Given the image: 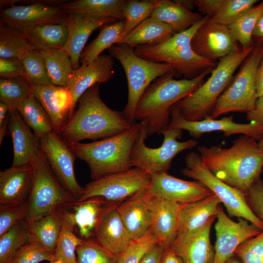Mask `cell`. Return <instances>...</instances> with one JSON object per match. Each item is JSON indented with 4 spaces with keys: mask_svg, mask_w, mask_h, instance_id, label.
<instances>
[{
    "mask_svg": "<svg viewBox=\"0 0 263 263\" xmlns=\"http://www.w3.org/2000/svg\"><path fill=\"white\" fill-rule=\"evenodd\" d=\"M198 150L204 165L216 177L244 193L260 178L263 151L249 136L240 135L229 148L200 146Z\"/></svg>",
    "mask_w": 263,
    "mask_h": 263,
    "instance_id": "cell-1",
    "label": "cell"
},
{
    "mask_svg": "<svg viewBox=\"0 0 263 263\" xmlns=\"http://www.w3.org/2000/svg\"><path fill=\"white\" fill-rule=\"evenodd\" d=\"M99 84L92 86L82 95L77 110L61 128L58 135L67 143L102 139L125 132L134 124L122 112L112 110L102 101Z\"/></svg>",
    "mask_w": 263,
    "mask_h": 263,
    "instance_id": "cell-2",
    "label": "cell"
},
{
    "mask_svg": "<svg viewBox=\"0 0 263 263\" xmlns=\"http://www.w3.org/2000/svg\"><path fill=\"white\" fill-rule=\"evenodd\" d=\"M213 69H208L191 79H174L175 71L157 78L138 102L135 121L145 125L148 135L162 134L170 122L172 107L200 87Z\"/></svg>",
    "mask_w": 263,
    "mask_h": 263,
    "instance_id": "cell-3",
    "label": "cell"
},
{
    "mask_svg": "<svg viewBox=\"0 0 263 263\" xmlns=\"http://www.w3.org/2000/svg\"><path fill=\"white\" fill-rule=\"evenodd\" d=\"M143 126L135 123L121 133L91 143H68L77 158L89 166L93 180L132 168L131 154Z\"/></svg>",
    "mask_w": 263,
    "mask_h": 263,
    "instance_id": "cell-4",
    "label": "cell"
},
{
    "mask_svg": "<svg viewBox=\"0 0 263 263\" xmlns=\"http://www.w3.org/2000/svg\"><path fill=\"white\" fill-rule=\"evenodd\" d=\"M210 18L204 16L188 30L175 34L158 45H141L134 48L135 53L149 61L171 65L176 75L191 79L209 69H214L217 61L205 59L197 55L191 47V40L197 30Z\"/></svg>",
    "mask_w": 263,
    "mask_h": 263,
    "instance_id": "cell-5",
    "label": "cell"
},
{
    "mask_svg": "<svg viewBox=\"0 0 263 263\" xmlns=\"http://www.w3.org/2000/svg\"><path fill=\"white\" fill-rule=\"evenodd\" d=\"M254 47H242L220 59L207 80L174 105L180 115L189 121H199L210 116L217 99L231 81L237 68Z\"/></svg>",
    "mask_w": 263,
    "mask_h": 263,
    "instance_id": "cell-6",
    "label": "cell"
},
{
    "mask_svg": "<svg viewBox=\"0 0 263 263\" xmlns=\"http://www.w3.org/2000/svg\"><path fill=\"white\" fill-rule=\"evenodd\" d=\"M30 164L33 176L25 218L29 225L57 207L76 201L57 179L39 146Z\"/></svg>",
    "mask_w": 263,
    "mask_h": 263,
    "instance_id": "cell-7",
    "label": "cell"
},
{
    "mask_svg": "<svg viewBox=\"0 0 263 263\" xmlns=\"http://www.w3.org/2000/svg\"><path fill=\"white\" fill-rule=\"evenodd\" d=\"M110 55L121 63L125 71L128 88V97L122 112L131 123H135L134 113L141 97L157 78L174 71L173 67L166 63L146 60L137 56L134 49L125 44H115L108 49Z\"/></svg>",
    "mask_w": 263,
    "mask_h": 263,
    "instance_id": "cell-8",
    "label": "cell"
},
{
    "mask_svg": "<svg viewBox=\"0 0 263 263\" xmlns=\"http://www.w3.org/2000/svg\"><path fill=\"white\" fill-rule=\"evenodd\" d=\"M262 57V47L256 45L233 80L216 100L210 117L213 119L231 112L247 113L257 99L256 75Z\"/></svg>",
    "mask_w": 263,
    "mask_h": 263,
    "instance_id": "cell-9",
    "label": "cell"
},
{
    "mask_svg": "<svg viewBox=\"0 0 263 263\" xmlns=\"http://www.w3.org/2000/svg\"><path fill=\"white\" fill-rule=\"evenodd\" d=\"M185 167L180 170L184 176L204 184L215 194L231 217L244 219L263 230V222L248 206L245 194L216 177L203 163L199 153L191 151L185 158Z\"/></svg>",
    "mask_w": 263,
    "mask_h": 263,
    "instance_id": "cell-10",
    "label": "cell"
},
{
    "mask_svg": "<svg viewBox=\"0 0 263 263\" xmlns=\"http://www.w3.org/2000/svg\"><path fill=\"white\" fill-rule=\"evenodd\" d=\"M178 128H167L162 133L164 135L162 145L151 148L146 145L145 140L148 136L145 125L135 143L131 154L132 167H137L150 175L165 172L170 169L172 160L179 152L191 149L197 145V141L190 139L179 142L183 134Z\"/></svg>",
    "mask_w": 263,
    "mask_h": 263,
    "instance_id": "cell-11",
    "label": "cell"
},
{
    "mask_svg": "<svg viewBox=\"0 0 263 263\" xmlns=\"http://www.w3.org/2000/svg\"><path fill=\"white\" fill-rule=\"evenodd\" d=\"M150 179V175L137 167L107 174L87 184L76 201L100 197L119 203L147 188Z\"/></svg>",
    "mask_w": 263,
    "mask_h": 263,
    "instance_id": "cell-12",
    "label": "cell"
},
{
    "mask_svg": "<svg viewBox=\"0 0 263 263\" xmlns=\"http://www.w3.org/2000/svg\"><path fill=\"white\" fill-rule=\"evenodd\" d=\"M39 146L54 173L64 188L76 200L84 187L78 183L74 165L77 158L68 143L52 132L38 139Z\"/></svg>",
    "mask_w": 263,
    "mask_h": 263,
    "instance_id": "cell-13",
    "label": "cell"
},
{
    "mask_svg": "<svg viewBox=\"0 0 263 263\" xmlns=\"http://www.w3.org/2000/svg\"><path fill=\"white\" fill-rule=\"evenodd\" d=\"M178 128L188 131L194 139H198L205 133L222 132L225 136L234 134L249 136L260 140L263 136V126L255 121L248 123H239L233 121L231 115L220 119H213L210 116L199 121H189L184 119L173 106L171 110L170 122L167 128Z\"/></svg>",
    "mask_w": 263,
    "mask_h": 263,
    "instance_id": "cell-14",
    "label": "cell"
},
{
    "mask_svg": "<svg viewBox=\"0 0 263 263\" xmlns=\"http://www.w3.org/2000/svg\"><path fill=\"white\" fill-rule=\"evenodd\" d=\"M62 1L44 0L27 5H14L0 9V22L19 31L44 23L65 24L68 14L60 7Z\"/></svg>",
    "mask_w": 263,
    "mask_h": 263,
    "instance_id": "cell-15",
    "label": "cell"
},
{
    "mask_svg": "<svg viewBox=\"0 0 263 263\" xmlns=\"http://www.w3.org/2000/svg\"><path fill=\"white\" fill-rule=\"evenodd\" d=\"M216 218L213 263H225L234 254L235 251L241 244L262 231L244 219L239 218L238 222L232 220L222 207Z\"/></svg>",
    "mask_w": 263,
    "mask_h": 263,
    "instance_id": "cell-16",
    "label": "cell"
},
{
    "mask_svg": "<svg viewBox=\"0 0 263 263\" xmlns=\"http://www.w3.org/2000/svg\"><path fill=\"white\" fill-rule=\"evenodd\" d=\"M237 42L228 26L208 20L197 30L191 44L200 56L217 61L239 50Z\"/></svg>",
    "mask_w": 263,
    "mask_h": 263,
    "instance_id": "cell-17",
    "label": "cell"
},
{
    "mask_svg": "<svg viewBox=\"0 0 263 263\" xmlns=\"http://www.w3.org/2000/svg\"><path fill=\"white\" fill-rule=\"evenodd\" d=\"M150 176L147 188L149 194L185 204L207 197L213 193L202 183L182 180L162 172Z\"/></svg>",
    "mask_w": 263,
    "mask_h": 263,
    "instance_id": "cell-18",
    "label": "cell"
},
{
    "mask_svg": "<svg viewBox=\"0 0 263 263\" xmlns=\"http://www.w3.org/2000/svg\"><path fill=\"white\" fill-rule=\"evenodd\" d=\"M114 64L113 58L110 55H104L99 56L90 64L81 65L75 70L67 87L71 97L68 119L73 114L80 97L89 88L97 83L106 82L113 78Z\"/></svg>",
    "mask_w": 263,
    "mask_h": 263,
    "instance_id": "cell-19",
    "label": "cell"
},
{
    "mask_svg": "<svg viewBox=\"0 0 263 263\" xmlns=\"http://www.w3.org/2000/svg\"><path fill=\"white\" fill-rule=\"evenodd\" d=\"M150 229L164 249L173 243L177 233L181 204L149 194Z\"/></svg>",
    "mask_w": 263,
    "mask_h": 263,
    "instance_id": "cell-20",
    "label": "cell"
},
{
    "mask_svg": "<svg viewBox=\"0 0 263 263\" xmlns=\"http://www.w3.org/2000/svg\"><path fill=\"white\" fill-rule=\"evenodd\" d=\"M119 21L113 18H95L78 14H68L65 25L68 31L67 42L62 48L70 56L74 69L80 66L84 46L92 33L104 25Z\"/></svg>",
    "mask_w": 263,
    "mask_h": 263,
    "instance_id": "cell-21",
    "label": "cell"
},
{
    "mask_svg": "<svg viewBox=\"0 0 263 263\" xmlns=\"http://www.w3.org/2000/svg\"><path fill=\"white\" fill-rule=\"evenodd\" d=\"M32 94L43 106L57 134L68 119L71 97L67 87L30 83Z\"/></svg>",
    "mask_w": 263,
    "mask_h": 263,
    "instance_id": "cell-22",
    "label": "cell"
},
{
    "mask_svg": "<svg viewBox=\"0 0 263 263\" xmlns=\"http://www.w3.org/2000/svg\"><path fill=\"white\" fill-rule=\"evenodd\" d=\"M213 218L198 231L176 237L169 247L185 263H213L214 249L210 239Z\"/></svg>",
    "mask_w": 263,
    "mask_h": 263,
    "instance_id": "cell-23",
    "label": "cell"
},
{
    "mask_svg": "<svg viewBox=\"0 0 263 263\" xmlns=\"http://www.w3.org/2000/svg\"><path fill=\"white\" fill-rule=\"evenodd\" d=\"M220 203V200L213 193L202 200L181 204L176 237L194 233L211 219L216 218L221 207Z\"/></svg>",
    "mask_w": 263,
    "mask_h": 263,
    "instance_id": "cell-24",
    "label": "cell"
},
{
    "mask_svg": "<svg viewBox=\"0 0 263 263\" xmlns=\"http://www.w3.org/2000/svg\"><path fill=\"white\" fill-rule=\"evenodd\" d=\"M118 205L106 212L94 234L97 243L108 252L117 257L125 251L133 240L117 211Z\"/></svg>",
    "mask_w": 263,
    "mask_h": 263,
    "instance_id": "cell-25",
    "label": "cell"
},
{
    "mask_svg": "<svg viewBox=\"0 0 263 263\" xmlns=\"http://www.w3.org/2000/svg\"><path fill=\"white\" fill-rule=\"evenodd\" d=\"M33 176L31 165L11 166L0 172V204H20L29 195Z\"/></svg>",
    "mask_w": 263,
    "mask_h": 263,
    "instance_id": "cell-26",
    "label": "cell"
},
{
    "mask_svg": "<svg viewBox=\"0 0 263 263\" xmlns=\"http://www.w3.org/2000/svg\"><path fill=\"white\" fill-rule=\"evenodd\" d=\"M147 188L121 202L116 207L132 240L140 238L150 229L149 193Z\"/></svg>",
    "mask_w": 263,
    "mask_h": 263,
    "instance_id": "cell-27",
    "label": "cell"
},
{
    "mask_svg": "<svg viewBox=\"0 0 263 263\" xmlns=\"http://www.w3.org/2000/svg\"><path fill=\"white\" fill-rule=\"evenodd\" d=\"M119 203L109 202L100 197H93L81 202L76 201L61 207L73 210L79 234L83 239H89L94 236L96 228L106 212Z\"/></svg>",
    "mask_w": 263,
    "mask_h": 263,
    "instance_id": "cell-28",
    "label": "cell"
},
{
    "mask_svg": "<svg viewBox=\"0 0 263 263\" xmlns=\"http://www.w3.org/2000/svg\"><path fill=\"white\" fill-rule=\"evenodd\" d=\"M8 135L13 144L12 166H20L29 164L39 147V140L18 111L10 113Z\"/></svg>",
    "mask_w": 263,
    "mask_h": 263,
    "instance_id": "cell-29",
    "label": "cell"
},
{
    "mask_svg": "<svg viewBox=\"0 0 263 263\" xmlns=\"http://www.w3.org/2000/svg\"><path fill=\"white\" fill-rule=\"evenodd\" d=\"M126 0H76L59 4L67 14H78L95 18L125 20L123 9Z\"/></svg>",
    "mask_w": 263,
    "mask_h": 263,
    "instance_id": "cell-30",
    "label": "cell"
},
{
    "mask_svg": "<svg viewBox=\"0 0 263 263\" xmlns=\"http://www.w3.org/2000/svg\"><path fill=\"white\" fill-rule=\"evenodd\" d=\"M38 51L62 49L66 44L68 31L63 24L44 23L20 31Z\"/></svg>",
    "mask_w": 263,
    "mask_h": 263,
    "instance_id": "cell-31",
    "label": "cell"
},
{
    "mask_svg": "<svg viewBox=\"0 0 263 263\" xmlns=\"http://www.w3.org/2000/svg\"><path fill=\"white\" fill-rule=\"evenodd\" d=\"M204 17L187 9L175 0H161L150 17L169 25L178 34L188 30Z\"/></svg>",
    "mask_w": 263,
    "mask_h": 263,
    "instance_id": "cell-32",
    "label": "cell"
},
{
    "mask_svg": "<svg viewBox=\"0 0 263 263\" xmlns=\"http://www.w3.org/2000/svg\"><path fill=\"white\" fill-rule=\"evenodd\" d=\"M175 34L169 25L149 17L132 30L120 44H125L133 49L141 45H158Z\"/></svg>",
    "mask_w": 263,
    "mask_h": 263,
    "instance_id": "cell-33",
    "label": "cell"
},
{
    "mask_svg": "<svg viewBox=\"0 0 263 263\" xmlns=\"http://www.w3.org/2000/svg\"><path fill=\"white\" fill-rule=\"evenodd\" d=\"M64 208L59 206L30 224L32 240L39 242L54 254L63 222Z\"/></svg>",
    "mask_w": 263,
    "mask_h": 263,
    "instance_id": "cell-34",
    "label": "cell"
},
{
    "mask_svg": "<svg viewBox=\"0 0 263 263\" xmlns=\"http://www.w3.org/2000/svg\"><path fill=\"white\" fill-rule=\"evenodd\" d=\"M75 227L73 212L64 208L61 229L54 252L56 260H61L64 263H77L76 248L84 239L76 235L74 232Z\"/></svg>",
    "mask_w": 263,
    "mask_h": 263,
    "instance_id": "cell-35",
    "label": "cell"
},
{
    "mask_svg": "<svg viewBox=\"0 0 263 263\" xmlns=\"http://www.w3.org/2000/svg\"><path fill=\"white\" fill-rule=\"evenodd\" d=\"M39 52L52 84L67 87L75 70L69 55L62 49Z\"/></svg>",
    "mask_w": 263,
    "mask_h": 263,
    "instance_id": "cell-36",
    "label": "cell"
},
{
    "mask_svg": "<svg viewBox=\"0 0 263 263\" xmlns=\"http://www.w3.org/2000/svg\"><path fill=\"white\" fill-rule=\"evenodd\" d=\"M125 25V21H117L102 27L97 37L83 51L80 62L88 65L100 54L113 44H118Z\"/></svg>",
    "mask_w": 263,
    "mask_h": 263,
    "instance_id": "cell-37",
    "label": "cell"
},
{
    "mask_svg": "<svg viewBox=\"0 0 263 263\" xmlns=\"http://www.w3.org/2000/svg\"><path fill=\"white\" fill-rule=\"evenodd\" d=\"M17 111L38 139L54 132L48 114L32 94L19 106Z\"/></svg>",
    "mask_w": 263,
    "mask_h": 263,
    "instance_id": "cell-38",
    "label": "cell"
},
{
    "mask_svg": "<svg viewBox=\"0 0 263 263\" xmlns=\"http://www.w3.org/2000/svg\"><path fill=\"white\" fill-rule=\"evenodd\" d=\"M32 240L30 225L24 219L0 236V263H9L16 253Z\"/></svg>",
    "mask_w": 263,
    "mask_h": 263,
    "instance_id": "cell-39",
    "label": "cell"
},
{
    "mask_svg": "<svg viewBox=\"0 0 263 263\" xmlns=\"http://www.w3.org/2000/svg\"><path fill=\"white\" fill-rule=\"evenodd\" d=\"M32 50H37L21 31L0 22V57L21 59Z\"/></svg>",
    "mask_w": 263,
    "mask_h": 263,
    "instance_id": "cell-40",
    "label": "cell"
},
{
    "mask_svg": "<svg viewBox=\"0 0 263 263\" xmlns=\"http://www.w3.org/2000/svg\"><path fill=\"white\" fill-rule=\"evenodd\" d=\"M32 95L30 83L24 77L0 79V101L11 113Z\"/></svg>",
    "mask_w": 263,
    "mask_h": 263,
    "instance_id": "cell-41",
    "label": "cell"
},
{
    "mask_svg": "<svg viewBox=\"0 0 263 263\" xmlns=\"http://www.w3.org/2000/svg\"><path fill=\"white\" fill-rule=\"evenodd\" d=\"M161 0H126L123 9L124 28L119 44L142 22L149 18Z\"/></svg>",
    "mask_w": 263,
    "mask_h": 263,
    "instance_id": "cell-42",
    "label": "cell"
},
{
    "mask_svg": "<svg viewBox=\"0 0 263 263\" xmlns=\"http://www.w3.org/2000/svg\"><path fill=\"white\" fill-rule=\"evenodd\" d=\"M263 14V0L253 6L228 27L243 47L250 46L253 32L259 18Z\"/></svg>",
    "mask_w": 263,
    "mask_h": 263,
    "instance_id": "cell-43",
    "label": "cell"
},
{
    "mask_svg": "<svg viewBox=\"0 0 263 263\" xmlns=\"http://www.w3.org/2000/svg\"><path fill=\"white\" fill-rule=\"evenodd\" d=\"M20 60L24 72V78L30 83L41 85L52 84L45 61L39 51H29Z\"/></svg>",
    "mask_w": 263,
    "mask_h": 263,
    "instance_id": "cell-44",
    "label": "cell"
},
{
    "mask_svg": "<svg viewBox=\"0 0 263 263\" xmlns=\"http://www.w3.org/2000/svg\"><path fill=\"white\" fill-rule=\"evenodd\" d=\"M76 253L77 263H118L119 258L92 239H84L76 247Z\"/></svg>",
    "mask_w": 263,
    "mask_h": 263,
    "instance_id": "cell-45",
    "label": "cell"
},
{
    "mask_svg": "<svg viewBox=\"0 0 263 263\" xmlns=\"http://www.w3.org/2000/svg\"><path fill=\"white\" fill-rule=\"evenodd\" d=\"M257 1V0H224L218 11L209 20L228 26Z\"/></svg>",
    "mask_w": 263,
    "mask_h": 263,
    "instance_id": "cell-46",
    "label": "cell"
},
{
    "mask_svg": "<svg viewBox=\"0 0 263 263\" xmlns=\"http://www.w3.org/2000/svg\"><path fill=\"white\" fill-rule=\"evenodd\" d=\"M158 244L150 229L140 238L133 240L119 257L118 263H140L146 254Z\"/></svg>",
    "mask_w": 263,
    "mask_h": 263,
    "instance_id": "cell-47",
    "label": "cell"
},
{
    "mask_svg": "<svg viewBox=\"0 0 263 263\" xmlns=\"http://www.w3.org/2000/svg\"><path fill=\"white\" fill-rule=\"evenodd\" d=\"M56 260L54 254L48 250L39 242L31 240L21 247L9 263H39Z\"/></svg>",
    "mask_w": 263,
    "mask_h": 263,
    "instance_id": "cell-48",
    "label": "cell"
},
{
    "mask_svg": "<svg viewBox=\"0 0 263 263\" xmlns=\"http://www.w3.org/2000/svg\"><path fill=\"white\" fill-rule=\"evenodd\" d=\"M243 263H263V230L241 244L235 251Z\"/></svg>",
    "mask_w": 263,
    "mask_h": 263,
    "instance_id": "cell-49",
    "label": "cell"
},
{
    "mask_svg": "<svg viewBox=\"0 0 263 263\" xmlns=\"http://www.w3.org/2000/svg\"><path fill=\"white\" fill-rule=\"evenodd\" d=\"M28 211V203L0 206V236L19 221L25 218Z\"/></svg>",
    "mask_w": 263,
    "mask_h": 263,
    "instance_id": "cell-50",
    "label": "cell"
},
{
    "mask_svg": "<svg viewBox=\"0 0 263 263\" xmlns=\"http://www.w3.org/2000/svg\"><path fill=\"white\" fill-rule=\"evenodd\" d=\"M245 194L248 206L263 222V182L260 178L254 182Z\"/></svg>",
    "mask_w": 263,
    "mask_h": 263,
    "instance_id": "cell-51",
    "label": "cell"
},
{
    "mask_svg": "<svg viewBox=\"0 0 263 263\" xmlns=\"http://www.w3.org/2000/svg\"><path fill=\"white\" fill-rule=\"evenodd\" d=\"M0 76L2 78L24 77L20 59L0 57Z\"/></svg>",
    "mask_w": 263,
    "mask_h": 263,
    "instance_id": "cell-52",
    "label": "cell"
},
{
    "mask_svg": "<svg viewBox=\"0 0 263 263\" xmlns=\"http://www.w3.org/2000/svg\"><path fill=\"white\" fill-rule=\"evenodd\" d=\"M224 0H196L195 5L203 16L212 17L218 11Z\"/></svg>",
    "mask_w": 263,
    "mask_h": 263,
    "instance_id": "cell-53",
    "label": "cell"
},
{
    "mask_svg": "<svg viewBox=\"0 0 263 263\" xmlns=\"http://www.w3.org/2000/svg\"><path fill=\"white\" fill-rule=\"evenodd\" d=\"M10 113L6 105L0 101V145L4 138L8 135Z\"/></svg>",
    "mask_w": 263,
    "mask_h": 263,
    "instance_id": "cell-54",
    "label": "cell"
},
{
    "mask_svg": "<svg viewBox=\"0 0 263 263\" xmlns=\"http://www.w3.org/2000/svg\"><path fill=\"white\" fill-rule=\"evenodd\" d=\"M247 119L263 126V94L257 98L253 109L247 113Z\"/></svg>",
    "mask_w": 263,
    "mask_h": 263,
    "instance_id": "cell-55",
    "label": "cell"
},
{
    "mask_svg": "<svg viewBox=\"0 0 263 263\" xmlns=\"http://www.w3.org/2000/svg\"><path fill=\"white\" fill-rule=\"evenodd\" d=\"M164 248L157 244L144 257L140 263H160Z\"/></svg>",
    "mask_w": 263,
    "mask_h": 263,
    "instance_id": "cell-56",
    "label": "cell"
},
{
    "mask_svg": "<svg viewBox=\"0 0 263 263\" xmlns=\"http://www.w3.org/2000/svg\"><path fill=\"white\" fill-rule=\"evenodd\" d=\"M160 263H185L170 248L164 249Z\"/></svg>",
    "mask_w": 263,
    "mask_h": 263,
    "instance_id": "cell-57",
    "label": "cell"
},
{
    "mask_svg": "<svg viewBox=\"0 0 263 263\" xmlns=\"http://www.w3.org/2000/svg\"><path fill=\"white\" fill-rule=\"evenodd\" d=\"M256 90L257 97H259L263 94V47L262 57L256 75Z\"/></svg>",
    "mask_w": 263,
    "mask_h": 263,
    "instance_id": "cell-58",
    "label": "cell"
},
{
    "mask_svg": "<svg viewBox=\"0 0 263 263\" xmlns=\"http://www.w3.org/2000/svg\"><path fill=\"white\" fill-rule=\"evenodd\" d=\"M253 36L263 38V14L258 19L253 32Z\"/></svg>",
    "mask_w": 263,
    "mask_h": 263,
    "instance_id": "cell-59",
    "label": "cell"
},
{
    "mask_svg": "<svg viewBox=\"0 0 263 263\" xmlns=\"http://www.w3.org/2000/svg\"><path fill=\"white\" fill-rule=\"evenodd\" d=\"M178 3L187 9L191 11V9L195 6V0H175Z\"/></svg>",
    "mask_w": 263,
    "mask_h": 263,
    "instance_id": "cell-60",
    "label": "cell"
},
{
    "mask_svg": "<svg viewBox=\"0 0 263 263\" xmlns=\"http://www.w3.org/2000/svg\"><path fill=\"white\" fill-rule=\"evenodd\" d=\"M225 263H243L241 260L236 255L234 254Z\"/></svg>",
    "mask_w": 263,
    "mask_h": 263,
    "instance_id": "cell-61",
    "label": "cell"
},
{
    "mask_svg": "<svg viewBox=\"0 0 263 263\" xmlns=\"http://www.w3.org/2000/svg\"><path fill=\"white\" fill-rule=\"evenodd\" d=\"M258 145L260 149L263 151V136L258 142Z\"/></svg>",
    "mask_w": 263,
    "mask_h": 263,
    "instance_id": "cell-62",
    "label": "cell"
},
{
    "mask_svg": "<svg viewBox=\"0 0 263 263\" xmlns=\"http://www.w3.org/2000/svg\"><path fill=\"white\" fill-rule=\"evenodd\" d=\"M50 263H64L61 260H56L52 262H50Z\"/></svg>",
    "mask_w": 263,
    "mask_h": 263,
    "instance_id": "cell-63",
    "label": "cell"
},
{
    "mask_svg": "<svg viewBox=\"0 0 263 263\" xmlns=\"http://www.w3.org/2000/svg\"></svg>",
    "mask_w": 263,
    "mask_h": 263,
    "instance_id": "cell-64",
    "label": "cell"
}]
</instances>
